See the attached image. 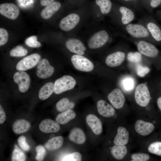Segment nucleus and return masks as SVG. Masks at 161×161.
I'll return each instance as SVG.
<instances>
[{"instance_id": "nucleus-1", "label": "nucleus", "mask_w": 161, "mask_h": 161, "mask_svg": "<svg viewBox=\"0 0 161 161\" xmlns=\"http://www.w3.org/2000/svg\"><path fill=\"white\" fill-rule=\"evenodd\" d=\"M76 84L75 80L72 76L68 75L63 76L55 82L54 92L56 94H59L72 89Z\"/></svg>"}, {"instance_id": "nucleus-2", "label": "nucleus", "mask_w": 161, "mask_h": 161, "mask_svg": "<svg viewBox=\"0 0 161 161\" xmlns=\"http://www.w3.org/2000/svg\"><path fill=\"white\" fill-rule=\"evenodd\" d=\"M134 98L136 103L141 107H145L148 104L151 97L146 84L142 83L137 86L135 91Z\"/></svg>"}, {"instance_id": "nucleus-3", "label": "nucleus", "mask_w": 161, "mask_h": 161, "mask_svg": "<svg viewBox=\"0 0 161 161\" xmlns=\"http://www.w3.org/2000/svg\"><path fill=\"white\" fill-rule=\"evenodd\" d=\"M71 61L74 67L79 71L89 72L94 69V66L92 63L81 55H73L71 57Z\"/></svg>"}, {"instance_id": "nucleus-4", "label": "nucleus", "mask_w": 161, "mask_h": 161, "mask_svg": "<svg viewBox=\"0 0 161 161\" xmlns=\"http://www.w3.org/2000/svg\"><path fill=\"white\" fill-rule=\"evenodd\" d=\"M40 58L41 56L38 54H32L19 61L16 65V69L19 71H24L32 68L38 64Z\"/></svg>"}, {"instance_id": "nucleus-5", "label": "nucleus", "mask_w": 161, "mask_h": 161, "mask_svg": "<svg viewBox=\"0 0 161 161\" xmlns=\"http://www.w3.org/2000/svg\"><path fill=\"white\" fill-rule=\"evenodd\" d=\"M126 29L129 35L136 38H148L150 35L146 27L140 24H129L126 25Z\"/></svg>"}, {"instance_id": "nucleus-6", "label": "nucleus", "mask_w": 161, "mask_h": 161, "mask_svg": "<svg viewBox=\"0 0 161 161\" xmlns=\"http://www.w3.org/2000/svg\"><path fill=\"white\" fill-rule=\"evenodd\" d=\"M109 34L105 30H102L94 34L89 39L88 45L92 49L100 48L104 45L108 40Z\"/></svg>"}, {"instance_id": "nucleus-7", "label": "nucleus", "mask_w": 161, "mask_h": 161, "mask_svg": "<svg viewBox=\"0 0 161 161\" xmlns=\"http://www.w3.org/2000/svg\"><path fill=\"white\" fill-rule=\"evenodd\" d=\"M13 78L15 82L18 85L20 92L24 93L28 90L30 85V80L26 72L23 71L17 72L14 75Z\"/></svg>"}, {"instance_id": "nucleus-8", "label": "nucleus", "mask_w": 161, "mask_h": 161, "mask_svg": "<svg viewBox=\"0 0 161 161\" xmlns=\"http://www.w3.org/2000/svg\"><path fill=\"white\" fill-rule=\"evenodd\" d=\"M36 75L41 78H46L50 77L54 71V68L50 65L46 59H42L37 64Z\"/></svg>"}, {"instance_id": "nucleus-9", "label": "nucleus", "mask_w": 161, "mask_h": 161, "mask_svg": "<svg viewBox=\"0 0 161 161\" xmlns=\"http://www.w3.org/2000/svg\"><path fill=\"white\" fill-rule=\"evenodd\" d=\"M137 48L141 54L149 57L154 58L158 53V50L156 47L145 41H139L137 44Z\"/></svg>"}, {"instance_id": "nucleus-10", "label": "nucleus", "mask_w": 161, "mask_h": 161, "mask_svg": "<svg viewBox=\"0 0 161 161\" xmlns=\"http://www.w3.org/2000/svg\"><path fill=\"white\" fill-rule=\"evenodd\" d=\"M20 13L18 7L13 3H5L0 5L1 14L7 18L14 20L18 16Z\"/></svg>"}, {"instance_id": "nucleus-11", "label": "nucleus", "mask_w": 161, "mask_h": 161, "mask_svg": "<svg viewBox=\"0 0 161 161\" xmlns=\"http://www.w3.org/2000/svg\"><path fill=\"white\" fill-rule=\"evenodd\" d=\"M80 20V17L78 15L71 13L61 19L59 24V27L64 31H69L77 25Z\"/></svg>"}, {"instance_id": "nucleus-12", "label": "nucleus", "mask_w": 161, "mask_h": 161, "mask_svg": "<svg viewBox=\"0 0 161 161\" xmlns=\"http://www.w3.org/2000/svg\"><path fill=\"white\" fill-rule=\"evenodd\" d=\"M108 99L112 106L117 109L121 108L125 102L124 96L119 89L113 90L108 96Z\"/></svg>"}, {"instance_id": "nucleus-13", "label": "nucleus", "mask_w": 161, "mask_h": 161, "mask_svg": "<svg viewBox=\"0 0 161 161\" xmlns=\"http://www.w3.org/2000/svg\"><path fill=\"white\" fill-rule=\"evenodd\" d=\"M134 128L138 134L142 136H146L153 131L155 126L151 123L139 119L136 122Z\"/></svg>"}, {"instance_id": "nucleus-14", "label": "nucleus", "mask_w": 161, "mask_h": 161, "mask_svg": "<svg viewBox=\"0 0 161 161\" xmlns=\"http://www.w3.org/2000/svg\"><path fill=\"white\" fill-rule=\"evenodd\" d=\"M86 122L94 134L99 135L102 132V123L97 116L93 114H89L86 117Z\"/></svg>"}, {"instance_id": "nucleus-15", "label": "nucleus", "mask_w": 161, "mask_h": 161, "mask_svg": "<svg viewBox=\"0 0 161 161\" xmlns=\"http://www.w3.org/2000/svg\"><path fill=\"white\" fill-rule=\"evenodd\" d=\"M66 48L71 52L80 55H83L86 48L83 43L78 39L70 38L66 42Z\"/></svg>"}, {"instance_id": "nucleus-16", "label": "nucleus", "mask_w": 161, "mask_h": 161, "mask_svg": "<svg viewBox=\"0 0 161 161\" xmlns=\"http://www.w3.org/2000/svg\"><path fill=\"white\" fill-rule=\"evenodd\" d=\"M39 128L40 130L45 133H55L60 129L58 123L50 119H45L40 123Z\"/></svg>"}, {"instance_id": "nucleus-17", "label": "nucleus", "mask_w": 161, "mask_h": 161, "mask_svg": "<svg viewBox=\"0 0 161 161\" xmlns=\"http://www.w3.org/2000/svg\"><path fill=\"white\" fill-rule=\"evenodd\" d=\"M125 53L121 51H117L108 55L106 59V63L108 66L115 67L120 65L124 61Z\"/></svg>"}, {"instance_id": "nucleus-18", "label": "nucleus", "mask_w": 161, "mask_h": 161, "mask_svg": "<svg viewBox=\"0 0 161 161\" xmlns=\"http://www.w3.org/2000/svg\"><path fill=\"white\" fill-rule=\"evenodd\" d=\"M97 107L99 114L104 117H110L115 114V110L113 106L104 100H99Z\"/></svg>"}, {"instance_id": "nucleus-19", "label": "nucleus", "mask_w": 161, "mask_h": 161, "mask_svg": "<svg viewBox=\"0 0 161 161\" xmlns=\"http://www.w3.org/2000/svg\"><path fill=\"white\" fill-rule=\"evenodd\" d=\"M129 140V132L124 127L119 126L117 129V134L114 140L115 145H126Z\"/></svg>"}, {"instance_id": "nucleus-20", "label": "nucleus", "mask_w": 161, "mask_h": 161, "mask_svg": "<svg viewBox=\"0 0 161 161\" xmlns=\"http://www.w3.org/2000/svg\"><path fill=\"white\" fill-rule=\"evenodd\" d=\"M69 138L71 141L77 144H83L86 140V137L83 131L80 128H75L70 131Z\"/></svg>"}, {"instance_id": "nucleus-21", "label": "nucleus", "mask_w": 161, "mask_h": 161, "mask_svg": "<svg viewBox=\"0 0 161 161\" xmlns=\"http://www.w3.org/2000/svg\"><path fill=\"white\" fill-rule=\"evenodd\" d=\"M61 4L59 2L53 1L44 8L41 13V16L44 19L50 18L60 8Z\"/></svg>"}, {"instance_id": "nucleus-22", "label": "nucleus", "mask_w": 161, "mask_h": 161, "mask_svg": "<svg viewBox=\"0 0 161 161\" xmlns=\"http://www.w3.org/2000/svg\"><path fill=\"white\" fill-rule=\"evenodd\" d=\"M31 125L30 123L24 119L16 120L13 125V130L16 134L24 133L28 131Z\"/></svg>"}, {"instance_id": "nucleus-23", "label": "nucleus", "mask_w": 161, "mask_h": 161, "mask_svg": "<svg viewBox=\"0 0 161 161\" xmlns=\"http://www.w3.org/2000/svg\"><path fill=\"white\" fill-rule=\"evenodd\" d=\"M119 11L121 14V21L122 24L127 25L130 24L134 19L135 15L134 12L129 8L124 6H121Z\"/></svg>"}, {"instance_id": "nucleus-24", "label": "nucleus", "mask_w": 161, "mask_h": 161, "mask_svg": "<svg viewBox=\"0 0 161 161\" xmlns=\"http://www.w3.org/2000/svg\"><path fill=\"white\" fill-rule=\"evenodd\" d=\"M76 116L75 112L69 109L58 114L56 117L55 120L59 124H64L74 119Z\"/></svg>"}, {"instance_id": "nucleus-25", "label": "nucleus", "mask_w": 161, "mask_h": 161, "mask_svg": "<svg viewBox=\"0 0 161 161\" xmlns=\"http://www.w3.org/2000/svg\"><path fill=\"white\" fill-rule=\"evenodd\" d=\"M54 92V83L48 82L43 86L40 89L38 97L42 100H44L49 97Z\"/></svg>"}, {"instance_id": "nucleus-26", "label": "nucleus", "mask_w": 161, "mask_h": 161, "mask_svg": "<svg viewBox=\"0 0 161 161\" xmlns=\"http://www.w3.org/2000/svg\"><path fill=\"white\" fill-rule=\"evenodd\" d=\"M64 139L58 136L49 140L45 144V148L49 151H54L59 148L63 145Z\"/></svg>"}, {"instance_id": "nucleus-27", "label": "nucleus", "mask_w": 161, "mask_h": 161, "mask_svg": "<svg viewBox=\"0 0 161 161\" xmlns=\"http://www.w3.org/2000/svg\"><path fill=\"white\" fill-rule=\"evenodd\" d=\"M146 27L150 35L156 41H161V29L155 23L150 21L146 24Z\"/></svg>"}, {"instance_id": "nucleus-28", "label": "nucleus", "mask_w": 161, "mask_h": 161, "mask_svg": "<svg viewBox=\"0 0 161 161\" xmlns=\"http://www.w3.org/2000/svg\"><path fill=\"white\" fill-rule=\"evenodd\" d=\"M111 153L113 157L116 159H123L127 153V149L125 145H115L111 148Z\"/></svg>"}, {"instance_id": "nucleus-29", "label": "nucleus", "mask_w": 161, "mask_h": 161, "mask_svg": "<svg viewBox=\"0 0 161 161\" xmlns=\"http://www.w3.org/2000/svg\"><path fill=\"white\" fill-rule=\"evenodd\" d=\"M74 105V104L70 101L67 98H64L57 103L56 107L58 111L62 112L72 109Z\"/></svg>"}, {"instance_id": "nucleus-30", "label": "nucleus", "mask_w": 161, "mask_h": 161, "mask_svg": "<svg viewBox=\"0 0 161 161\" xmlns=\"http://www.w3.org/2000/svg\"><path fill=\"white\" fill-rule=\"evenodd\" d=\"M96 3L100 7L101 13L103 14L109 13L112 7L110 0H96Z\"/></svg>"}, {"instance_id": "nucleus-31", "label": "nucleus", "mask_w": 161, "mask_h": 161, "mask_svg": "<svg viewBox=\"0 0 161 161\" xmlns=\"http://www.w3.org/2000/svg\"><path fill=\"white\" fill-rule=\"evenodd\" d=\"M121 86L124 90L130 91L134 89L135 81L133 78L130 76H126L121 81Z\"/></svg>"}, {"instance_id": "nucleus-32", "label": "nucleus", "mask_w": 161, "mask_h": 161, "mask_svg": "<svg viewBox=\"0 0 161 161\" xmlns=\"http://www.w3.org/2000/svg\"><path fill=\"white\" fill-rule=\"evenodd\" d=\"M27 50L21 45H18L12 49L10 52V55L14 57H20L26 55Z\"/></svg>"}, {"instance_id": "nucleus-33", "label": "nucleus", "mask_w": 161, "mask_h": 161, "mask_svg": "<svg viewBox=\"0 0 161 161\" xmlns=\"http://www.w3.org/2000/svg\"><path fill=\"white\" fill-rule=\"evenodd\" d=\"M148 150L151 153L161 156V142L156 141L151 143L148 146Z\"/></svg>"}, {"instance_id": "nucleus-34", "label": "nucleus", "mask_w": 161, "mask_h": 161, "mask_svg": "<svg viewBox=\"0 0 161 161\" xmlns=\"http://www.w3.org/2000/svg\"><path fill=\"white\" fill-rule=\"evenodd\" d=\"M26 156L24 154L18 147L13 151L11 160L12 161H24L25 160Z\"/></svg>"}, {"instance_id": "nucleus-35", "label": "nucleus", "mask_w": 161, "mask_h": 161, "mask_svg": "<svg viewBox=\"0 0 161 161\" xmlns=\"http://www.w3.org/2000/svg\"><path fill=\"white\" fill-rule=\"evenodd\" d=\"M25 44L30 47L38 48L41 46L40 42L37 41V37L35 35L32 36L27 38L25 41Z\"/></svg>"}, {"instance_id": "nucleus-36", "label": "nucleus", "mask_w": 161, "mask_h": 161, "mask_svg": "<svg viewBox=\"0 0 161 161\" xmlns=\"http://www.w3.org/2000/svg\"><path fill=\"white\" fill-rule=\"evenodd\" d=\"M149 155L144 153H137L132 154L131 156V161H147L150 159Z\"/></svg>"}, {"instance_id": "nucleus-37", "label": "nucleus", "mask_w": 161, "mask_h": 161, "mask_svg": "<svg viewBox=\"0 0 161 161\" xmlns=\"http://www.w3.org/2000/svg\"><path fill=\"white\" fill-rule=\"evenodd\" d=\"M128 60L130 62L137 63L140 62L142 59V55L139 52H129L127 55Z\"/></svg>"}, {"instance_id": "nucleus-38", "label": "nucleus", "mask_w": 161, "mask_h": 161, "mask_svg": "<svg viewBox=\"0 0 161 161\" xmlns=\"http://www.w3.org/2000/svg\"><path fill=\"white\" fill-rule=\"evenodd\" d=\"M82 159V156L78 152H75L65 156L62 161H80Z\"/></svg>"}, {"instance_id": "nucleus-39", "label": "nucleus", "mask_w": 161, "mask_h": 161, "mask_svg": "<svg viewBox=\"0 0 161 161\" xmlns=\"http://www.w3.org/2000/svg\"><path fill=\"white\" fill-rule=\"evenodd\" d=\"M35 150L37 153L36 160L38 161L42 160L46 153L45 148L41 145H38L36 147Z\"/></svg>"}, {"instance_id": "nucleus-40", "label": "nucleus", "mask_w": 161, "mask_h": 161, "mask_svg": "<svg viewBox=\"0 0 161 161\" xmlns=\"http://www.w3.org/2000/svg\"><path fill=\"white\" fill-rule=\"evenodd\" d=\"M149 71L150 69L148 67L143 66L140 64L137 65V73L140 77H144Z\"/></svg>"}, {"instance_id": "nucleus-41", "label": "nucleus", "mask_w": 161, "mask_h": 161, "mask_svg": "<svg viewBox=\"0 0 161 161\" xmlns=\"http://www.w3.org/2000/svg\"><path fill=\"white\" fill-rule=\"evenodd\" d=\"M8 38V33L6 30L0 28V46L5 44L7 41Z\"/></svg>"}, {"instance_id": "nucleus-42", "label": "nucleus", "mask_w": 161, "mask_h": 161, "mask_svg": "<svg viewBox=\"0 0 161 161\" xmlns=\"http://www.w3.org/2000/svg\"><path fill=\"white\" fill-rule=\"evenodd\" d=\"M18 143L20 147L24 150L29 151L30 147L27 143L25 137L23 135L19 137L17 140Z\"/></svg>"}, {"instance_id": "nucleus-43", "label": "nucleus", "mask_w": 161, "mask_h": 161, "mask_svg": "<svg viewBox=\"0 0 161 161\" xmlns=\"http://www.w3.org/2000/svg\"><path fill=\"white\" fill-rule=\"evenodd\" d=\"M6 116L5 112L1 105L0 106V123H3L6 120Z\"/></svg>"}, {"instance_id": "nucleus-44", "label": "nucleus", "mask_w": 161, "mask_h": 161, "mask_svg": "<svg viewBox=\"0 0 161 161\" xmlns=\"http://www.w3.org/2000/svg\"><path fill=\"white\" fill-rule=\"evenodd\" d=\"M161 4V0H151L150 5L153 8L157 7Z\"/></svg>"}, {"instance_id": "nucleus-45", "label": "nucleus", "mask_w": 161, "mask_h": 161, "mask_svg": "<svg viewBox=\"0 0 161 161\" xmlns=\"http://www.w3.org/2000/svg\"><path fill=\"white\" fill-rule=\"evenodd\" d=\"M55 0H40V4L42 6H47Z\"/></svg>"}, {"instance_id": "nucleus-46", "label": "nucleus", "mask_w": 161, "mask_h": 161, "mask_svg": "<svg viewBox=\"0 0 161 161\" xmlns=\"http://www.w3.org/2000/svg\"><path fill=\"white\" fill-rule=\"evenodd\" d=\"M157 103L158 107L161 112V97H159L157 99Z\"/></svg>"}, {"instance_id": "nucleus-47", "label": "nucleus", "mask_w": 161, "mask_h": 161, "mask_svg": "<svg viewBox=\"0 0 161 161\" xmlns=\"http://www.w3.org/2000/svg\"><path fill=\"white\" fill-rule=\"evenodd\" d=\"M124 1H134V0H123Z\"/></svg>"}]
</instances>
